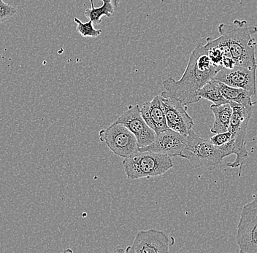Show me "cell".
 Listing matches in <instances>:
<instances>
[{
	"mask_svg": "<svg viewBox=\"0 0 257 253\" xmlns=\"http://www.w3.org/2000/svg\"><path fill=\"white\" fill-rule=\"evenodd\" d=\"M222 67L213 65L203 45H197L189 57L187 67L179 81L169 78L163 82V87L169 95L189 105L200 100L197 91L205 83L213 80Z\"/></svg>",
	"mask_w": 257,
	"mask_h": 253,
	"instance_id": "6da1fadb",
	"label": "cell"
},
{
	"mask_svg": "<svg viewBox=\"0 0 257 253\" xmlns=\"http://www.w3.org/2000/svg\"><path fill=\"white\" fill-rule=\"evenodd\" d=\"M218 30L236 65H257L255 56L256 41L253 38L257 33L256 26L248 25L245 20H234L232 25L221 24Z\"/></svg>",
	"mask_w": 257,
	"mask_h": 253,
	"instance_id": "7a4b0ae2",
	"label": "cell"
},
{
	"mask_svg": "<svg viewBox=\"0 0 257 253\" xmlns=\"http://www.w3.org/2000/svg\"><path fill=\"white\" fill-rule=\"evenodd\" d=\"M127 178L131 180L162 175L173 167L172 158L152 151H138L123 161Z\"/></svg>",
	"mask_w": 257,
	"mask_h": 253,
	"instance_id": "3957f363",
	"label": "cell"
},
{
	"mask_svg": "<svg viewBox=\"0 0 257 253\" xmlns=\"http://www.w3.org/2000/svg\"><path fill=\"white\" fill-rule=\"evenodd\" d=\"M186 139V147L181 157L188 160L192 167H204L213 170L222 162L225 158L224 154L210 139L202 138L192 129L189 131Z\"/></svg>",
	"mask_w": 257,
	"mask_h": 253,
	"instance_id": "277c9868",
	"label": "cell"
},
{
	"mask_svg": "<svg viewBox=\"0 0 257 253\" xmlns=\"http://www.w3.org/2000/svg\"><path fill=\"white\" fill-rule=\"evenodd\" d=\"M229 104L232 107V114L227 131L232 134L236 158L233 162L226 163V166L232 169L239 167L238 176L240 177L244 161L248 156L245 139L248 122L253 114V106L245 107L234 102H229Z\"/></svg>",
	"mask_w": 257,
	"mask_h": 253,
	"instance_id": "5b68a950",
	"label": "cell"
},
{
	"mask_svg": "<svg viewBox=\"0 0 257 253\" xmlns=\"http://www.w3.org/2000/svg\"><path fill=\"white\" fill-rule=\"evenodd\" d=\"M99 137L114 154L122 158H128L139 151L136 136L120 123H112L99 131Z\"/></svg>",
	"mask_w": 257,
	"mask_h": 253,
	"instance_id": "8992f818",
	"label": "cell"
},
{
	"mask_svg": "<svg viewBox=\"0 0 257 253\" xmlns=\"http://www.w3.org/2000/svg\"><path fill=\"white\" fill-rule=\"evenodd\" d=\"M236 241L241 253H257V197L242 206Z\"/></svg>",
	"mask_w": 257,
	"mask_h": 253,
	"instance_id": "52a82bcc",
	"label": "cell"
},
{
	"mask_svg": "<svg viewBox=\"0 0 257 253\" xmlns=\"http://www.w3.org/2000/svg\"><path fill=\"white\" fill-rule=\"evenodd\" d=\"M174 244V237L168 236L162 230L156 229L138 230L133 244L126 248L125 252H169L170 246Z\"/></svg>",
	"mask_w": 257,
	"mask_h": 253,
	"instance_id": "ba28073f",
	"label": "cell"
},
{
	"mask_svg": "<svg viewBox=\"0 0 257 253\" xmlns=\"http://www.w3.org/2000/svg\"><path fill=\"white\" fill-rule=\"evenodd\" d=\"M160 97L168 127L187 137L194 126V120L187 113V105L169 95L166 91H162Z\"/></svg>",
	"mask_w": 257,
	"mask_h": 253,
	"instance_id": "9c48e42d",
	"label": "cell"
},
{
	"mask_svg": "<svg viewBox=\"0 0 257 253\" xmlns=\"http://www.w3.org/2000/svg\"><path fill=\"white\" fill-rule=\"evenodd\" d=\"M256 69L257 65L248 67L236 65L232 69L223 67L213 80L231 87L244 89L253 98L256 95Z\"/></svg>",
	"mask_w": 257,
	"mask_h": 253,
	"instance_id": "30bf717a",
	"label": "cell"
},
{
	"mask_svg": "<svg viewBox=\"0 0 257 253\" xmlns=\"http://www.w3.org/2000/svg\"><path fill=\"white\" fill-rule=\"evenodd\" d=\"M115 123H120L136 136L138 146L144 147L155 140L157 134L153 131L143 118L139 105H130Z\"/></svg>",
	"mask_w": 257,
	"mask_h": 253,
	"instance_id": "8fae6325",
	"label": "cell"
},
{
	"mask_svg": "<svg viewBox=\"0 0 257 253\" xmlns=\"http://www.w3.org/2000/svg\"><path fill=\"white\" fill-rule=\"evenodd\" d=\"M182 134L169 129L157 134L155 140L148 146L140 147L139 151H152L170 158L180 156L186 147V139Z\"/></svg>",
	"mask_w": 257,
	"mask_h": 253,
	"instance_id": "7c38bea8",
	"label": "cell"
},
{
	"mask_svg": "<svg viewBox=\"0 0 257 253\" xmlns=\"http://www.w3.org/2000/svg\"><path fill=\"white\" fill-rule=\"evenodd\" d=\"M143 118L148 126L157 134L170 129L167 124L165 110L160 95L156 96L151 102H146L141 107Z\"/></svg>",
	"mask_w": 257,
	"mask_h": 253,
	"instance_id": "4fadbf2b",
	"label": "cell"
},
{
	"mask_svg": "<svg viewBox=\"0 0 257 253\" xmlns=\"http://www.w3.org/2000/svg\"><path fill=\"white\" fill-rule=\"evenodd\" d=\"M210 109L214 115V122L210 131L213 134H218L227 131L232 114L230 105L229 103L221 105H212Z\"/></svg>",
	"mask_w": 257,
	"mask_h": 253,
	"instance_id": "5bb4252c",
	"label": "cell"
},
{
	"mask_svg": "<svg viewBox=\"0 0 257 253\" xmlns=\"http://www.w3.org/2000/svg\"><path fill=\"white\" fill-rule=\"evenodd\" d=\"M219 83L220 89L223 97L229 102H234L245 107L253 106L255 102H252V97L244 89L231 87L224 83Z\"/></svg>",
	"mask_w": 257,
	"mask_h": 253,
	"instance_id": "9a60e30c",
	"label": "cell"
},
{
	"mask_svg": "<svg viewBox=\"0 0 257 253\" xmlns=\"http://www.w3.org/2000/svg\"><path fill=\"white\" fill-rule=\"evenodd\" d=\"M197 95L200 98L213 102V105H221L229 103V101L223 97L220 89L219 83L215 80H211L205 83L200 89L197 91Z\"/></svg>",
	"mask_w": 257,
	"mask_h": 253,
	"instance_id": "2e32d148",
	"label": "cell"
},
{
	"mask_svg": "<svg viewBox=\"0 0 257 253\" xmlns=\"http://www.w3.org/2000/svg\"><path fill=\"white\" fill-rule=\"evenodd\" d=\"M103 4L100 7L95 8L94 6V1L91 2V9H87L85 11V17L88 20L93 22V25H98L102 23V17H107L110 18L114 14L113 5L111 0H102Z\"/></svg>",
	"mask_w": 257,
	"mask_h": 253,
	"instance_id": "e0dca14e",
	"label": "cell"
},
{
	"mask_svg": "<svg viewBox=\"0 0 257 253\" xmlns=\"http://www.w3.org/2000/svg\"><path fill=\"white\" fill-rule=\"evenodd\" d=\"M74 22L77 24L76 30L78 33L83 38H97L99 35L102 34L101 30H96L91 20L86 23H83L78 18H74Z\"/></svg>",
	"mask_w": 257,
	"mask_h": 253,
	"instance_id": "ac0fdd59",
	"label": "cell"
},
{
	"mask_svg": "<svg viewBox=\"0 0 257 253\" xmlns=\"http://www.w3.org/2000/svg\"><path fill=\"white\" fill-rule=\"evenodd\" d=\"M17 13V10L8 3L0 0V24L12 19Z\"/></svg>",
	"mask_w": 257,
	"mask_h": 253,
	"instance_id": "d6986e66",
	"label": "cell"
},
{
	"mask_svg": "<svg viewBox=\"0 0 257 253\" xmlns=\"http://www.w3.org/2000/svg\"><path fill=\"white\" fill-rule=\"evenodd\" d=\"M232 139V133L229 131H226L225 132L216 134V135L213 136V137L210 139V141L213 145L218 147L224 145V144H226V142H229Z\"/></svg>",
	"mask_w": 257,
	"mask_h": 253,
	"instance_id": "ffe728a7",
	"label": "cell"
},
{
	"mask_svg": "<svg viewBox=\"0 0 257 253\" xmlns=\"http://www.w3.org/2000/svg\"><path fill=\"white\" fill-rule=\"evenodd\" d=\"M112 5H113L114 8L118 7L120 0H111Z\"/></svg>",
	"mask_w": 257,
	"mask_h": 253,
	"instance_id": "44dd1931",
	"label": "cell"
},
{
	"mask_svg": "<svg viewBox=\"0 0 257 253\" xmlns=\"http://www.w3.org/2000/svg\"><path fill=\"white\" fill-rule=\"evenodd\" d=\"M120 248H121V246H116V249H115V250L113 251V252H125L124 249H120Z\"/></svg>",
	"mask_w": 257,
	"mask_h": 253,
	"instance_id": "7402d4cb",
	"label": "cell"
},
{
	"mask_svg": "<svg viewBox=\"0 0 257 253\" xmlns=\"http://www.w3.org/2000/svg\"><path fill=\"white\" fill-rule=\"evenodd\" d=\"M94 1V0H90V2Z\"/></svg>",
	"mask_w": 257,
	"mask_h": 253,
	"instance_id": "603a6c76",
	"label": "cell"
}]
</instances>
